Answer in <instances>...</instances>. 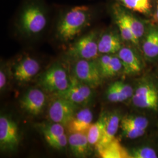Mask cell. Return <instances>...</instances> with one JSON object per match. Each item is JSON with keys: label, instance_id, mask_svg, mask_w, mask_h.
<instances>
[{"label": "cell", "instance_id": "obj_1", "mask_svg": "<svg viewBox=\"0 0 158 158\" xmlns=\"http://www.w3.org/2000/svg\"><path fill=\"white\" fill-rule=\"evenodd\" d=\"M90 8L86 6H75L69 9L57 23L56 34L63 42L74 40L89 25L92 18Z\"/></svg>", "mask_w": 158, "mask_h": 158}, {"label": "cell", "instance_id": "obj_2", "mask_svg": "<svg viewBox=\"0 0 158 158\" xmlns=\"http://www.w3.org/2000/svg\"><path fill=\"white\" fill-rule=\"evenodd\" d=\"M47 23L46 10L40 0L28 1L23 6L18 18L19 28L28 35L40 34L45 28Z\"/></svg>", "mask_w": 158, "mask_h": 158}, {"label": "cell", "instance_id": "obj_3", "mask_svg": "<svg viewBox=\"0 0 158 158\" xmlns=\"http://www.w3.org/2000/svg\"><path fill=\"white\" fill-rule=\"evenodd\" d=\"M98 34L91 31L77 40L70 46L68 54L76 59L93 60L98 56Z\"/></svg>", "mask_w": 158, "mask_h": 158}, {"label": "cell", "instance_id": "obj_4", "mask_svg": "<svg viewBox=\"0 0 158 158\" xmlns=\"http://www.w3.org/2000/svg\"><path fill=\"white\" fill-rule=\"evenodd\" d=\"M40 83L47 92L56 93L68 88L70 80L69 79L66 70L61 66L55 64L42 75Z\"/></svg>", "mask_w": 158, "mask_h": 158}, {"label": "cell", "instance_id": "obj_5", "mask_svg": "<svg viewBox=\"0 0 158 158\" xmlns=\"http://www.w3.org/2000/svg\"><path fill=\"white\" fill-rule=\"evenodd\" d=\"M132 102L136 107L158 110V89L151 82L142 81L136 88Z\"/></svg>", "mask_w": 158, "mask_h": 158}, {"label": "cell", "instance_id": "obj_6", "mask_svg": "<svg viewBox=\"0 0 158 158\" xmlns=\"http://www.w3.org/2000/svg\"><path fill=\"white\" fill-rule=\"evenodd\" d=\"M74 73L76 79L91 88L102 83L103 77L98 64L93 60L79 59L75 64Z\"/></svg>", "mask_w": 158, "mask_h": 158}, {"label": "cell", "instance_id": "obj_7", "mask_svg": "<svg viewBox=\"0 0 158 158\" xmlns=\"http://www.w3.org/2000/svg\"><path fill=\"white\" fill-rule=\"evenodd\" d=\"M77 108V104L59 97L52 102L48 114L52 122L67 126L75 115Z\"/></svg>", "mask_w": 158, "mask_h": 158}, {"label": "cell", "instance_id": "obj_8", "mask_svg": "<svg viewBox=\"0 0 158 158\" xmlns=\"http://www.w3.org/2000/svg\"><path fill=\"white\" fill-rule=\"evenodd\" d=\"M90 86L80 81L76 77L70 79V85L66 90L56 93L62 97L76 104H81L89 102L92 97V91Z\"/></svg>", "mask_w": 158, "mask_h": 158}, {"label": "cell", "instance_id": "obj_9", "mask_svg": "<svg viewBox=\"0 0 158 158\" xmlns=\"http://www.w3.org/2000/svg\"><path fill=\"white\" fill-rule=\"evenodd\" d=\"M19 134L17 125L6 116L0 117V146L4 151H13L18 145Z\"/></svg>", "mask_w": 158, "mask_h": 158}, {"label": "cell", "instance_id": "obj_10", "mask_svg": "<svg viewBox=\"0 0 158 158\" xmlns=\"http://www.w3.org/2000/svg\"><path fill=\"white\" fill-rule=\"evenodd\" d=\"M45 103V94L38 89H30L20 100L21 108L33 115H38L42 113Z\"/></svg>", "mask_w": 158, "mask_h": 158}, {"label": "cell", "instance_id": "obj_11", "mask_svg": "<svg viewBox=\"0 0 158 158\" xmlns=\"http://www.w3.org/2000/svg\"><path fill=\"white\" fill-rule=\"evenodd\" d=\"M111 14L123 40L131 42L134 45H138L139 42L136 40L125 18L123 6L117 2L114 4L111 7Z\"/></svg>", "mask_w": 158, "mask_h": 158}, {"label": "cell", "instance_id": "obj_12", "mask_svg": "<svg viewBox=\"0 0 158 158\" xmlns=\"http://www.w3.org/2000/svg\"><path fill=\"white\" fill-rule=\"evenodd\" d=\"M40 69V63L36 60L31 57L25 56L17 64L14 77L19 82H28L38 73Z\"/></svg>", "mask_w": 158, "mask_h": 158}, {"label": "cell", "instance_id": "obj_13", "mask_svg": "<svg viewBox=\"0 0 158 158\" xmlns=\"http://www.w3.org/2000/svg\"><path fill=\"white\" fill-rule=\"evenodd\" d=\"M117 56L122 62L125 73L134 74L141 71L142 68L141 60L138 54L132 48L127 46H123L117 53Z\"/></svg>", "mask_w": 158, "mask_h": 158}, {"label": "cell", "instance_id": "obj_14", "mask_svg": "<svg viewBox=\"0 0 158 158\" xmlns=\"http://www.w3.org/2000/svg\"><path fill=\"white\" fill-rule=\"evenodd\" d=\"M123 39L116 31H110L102 34L98 39L99 53L113 55L117 53L123 48Z\"/></svg>", "mask_w": 158, "mask_h": 158}, {"label": "cell", "instance_id": "obj_15", "mask_svg": "<svg viewBox=\"0 0 158 158\" xmlns=\"http://www.w3.org/2000/svg\"><path fill=\"white\" fill-rule=\"evenodd\" d=\"M143 55L147 59H155L158 57V26L151 23L147 28L141 46Z\"/></svg>", "mask_w": 158, "mask_h": 158}, {"label": "cell", "instance_id": "obj_16", "mask_svg": "<svg viewBox=\"0 0 158 158\" xmlns=\"http://www.w3.org/2000/svg\"><path fill=\"white\" fill-rule=\"evenodd\" d=\"M93 119V115L89 108H84L76 113L73 118L67 125L70 133L82 132L87 133Z\"/></svg>", "mask_w": 158, "mask_h": 158}, {"label": "cell", "instance_id": "obj_17", "mask_svg": "<svg viewBox=\"0 0 158 158\" xmlns=\"http://www.w3.org/2000/svg\"><path fill=\"white\" fill-rule=\"evenodd\" d=\"M121 118L117 113H112L106 115V123L104 133L102 139L96 146L97 151L107 145L113 140L118 131L119 124H121Z\"/></svg>", "mask_w": 158, "mask_h": 158}, {"label": "cell", "instance_id": "obj_18", "mask_svg": "<svg viewBox=\"0 0 158 158\" xmlns=\"http://www.w3.org/2000/svg\"><path fill=\"white\" fill-rule=\"evenodd\" d=\"M68 143L72 152L76 156L85 157L90 151V145L87 133H71Z\"/></svg>", "mask_w": 158, "mask_h": 158}, {"label": "cell", "instance_id": "obj_19", "mask_svg": "<svg viewBox=\"0 0 158 158\" xmlns=\"http://www.w3.org/2000/svg\"><path fill=\"white\" fill-rule=\"evenodd\" d=\"M125 8L147 17H152L153 0H114Z\"/></svg>", "mask_w": 158, "mask_h": 158}, {"label": "cell", "instance_id": "obj_20", "mask_svg": "<svg viewBox=\"0 0 158 158\" xmlns=\"http://www.w3.org/2000/svg\"><path fill=\"white\" fill-rule=\"evenodd\" d=\"M97 152L102 158H131L130 153L116 138L106 146L98 149Z\"/></svg>", "mask_w": 158, "mask_h": 158}, {"label": "cell", "instance_id": "obj_21", "mask_svg": "<svg viewBox=\"0 0 158 158\" xmlns=\"http://www.w3.org/2000/svg\"><path fill=\"white\" fill-rule=\"evenodd\" d=\"M123 11L125 18L128 23L132 32L139 42L143 38L146 33L147 28L143 21L139 19L132 14L131 11L123 6Z\"/></svg>", "mask_w": 158, "mask_h": 158}, {"label": "cell", "instance_id": "obj_22", "mask_svg": "<svg viewBox=\"0 0 158 158\" xmlns=\"http://www.w3.org/2000/svg\"><path fill=\"white\" fill-rule=\"evenodd\" d=\"M106 123V115H102L98 120L91 125L87 133V138L90 145H96L102 139Z\"/></svg>", "mask_w": 158, "mask_h": 158}, {"label": "cell", "instance_id": "obj_23", "mask_svg": "<svg viewBox=\"0 0 158 158\" xmlns=\"http://www.w3.org/2000/svg\"><path fill=\"white\" fill-rule=\"evenodd\" d=\"M41 130L47 142L64 134L63 125L56 123L52 124L43 125L41 127Z\"/></svg>", "mask_w": 158, "mask_h": 158}, {"label": "cell", "instance_id": "obj_24", "mask_svg": "<svg viewBox=\"0 0 158 158\" xmlns=\"http://www.w3.org/2000/svg\"><path fill=\"white\" fill-rule=\"evenodd\" d=\"M121 124L128 125L136 129L146 131L149 126V121L145 117L127 115L121 119Z\"/></svg>", "mask_w": 158, "mask_h": 158}, {"label": "cell", "instance_id": "obj_25", "mask_svg": "<svg viewBox=\"0 0 158 158\" xmlns=\"http://www.w3.org/2000/svg\"><path fill=\"white\" fill-rule=\"evenodd\" d=\"M130 155L131 158H156L158 156L156 151L148 147H142L134 149Z\"/></svg>", "mask_w": 158, "mask_h": 158}, {"label": "cell", "instance_id": "obj_26", "mask_svg": "<svg viewBox=\"0 0 158 158\" xmlns=\"http://www.w3.org/2000/svg\"><path fill=\"white\" fill-rule=\"evenodd\" d=\"M123 69V63L118 56H114L110 63L105 77H110L115 76Z\"/></svg>", "mask_w": 158, "mask_h": 158}, {"label": "cell", "instance_id": "obj_27", "mask_svg": "<svg viewBox=\"0 0 158 158\" xmlns=\"http://www.w3.org/2000/svg\"><path fill=\"white\" fill-rule=\"evenodd\" d=\"M121 127L123 130V132L127 138L130 139H136L143 135L145 133V131L138 130L133 128L128 125L121 124Z\"/></svg>", "mask_w": 158, "mask_h": 158}, {"label": "cell", "instance_id": "obj_28", "mask_svg": "<svg viewBox=\"0 0 158 158\" xmlns=\"http://www.w3.org/2000/svg\"><path fill=\"white\" fill-rule=\"evenodd\" d=\"M114 83L119 93L124 97L125 100H127L130 98H132L134 91L132 87L130 85L126 84L120 81H115Z\"/></svg>", "mask_w": 158, "mask_h": 158}, {"label": "cell", "instance_id": "obj_29", "mask_svg": "<svg viewBox=\"0 0 158 158\" xmlns=\"http://www.w3.org/2000/svg\"><path fill=\"white\" fill-rule=\"evenodd\" d=\"M107 98L108 100L113 102H118L125 101L124 97L119 93L115 85L113 83L109 86L107 91Z\"/></svg>", "mask_w": 158, "mask_h": 158}, {"label": "cell", "instance_id": "obj_30", "mask_svg": "<svg viewBox=\"0 0 158 158\" xmlns=\"http://www.w3.org/2000/svg\"><path fill=\"white\" fill-rule=\"evenodd\" d=\"M113 56V55L103 54V55L99 57L97 63L98 64L100 72L103 77H105V75L107 71L108 68Z\"/></svg>", "mask_w": 158, "mask_h": 158}, {"label": "cell", "instance_id": "obj_31", "mask_svg": "<svg viewBox=\"0 0 158 158\" xmlns=\"http://www.w3.org/2000/svg\"><path fill=\"white\" fill-rule=\"evenodd\" d=\"M68 142V138L65 135V134H64L54 139L49 141L47 143L49 144L50 147L54 149H62L66 147Z\"/></svg>", "mask_w": 158, "mask_h": 158}, {"label": "cell", "instance_id": "obj_32", "mask_svg": "<svg viewBox=\"0 0 158 158\" xmlns=\"http://www.w3.org/2000/svg\"><path fill=\"white\" fill-rule=\"evenodd\" d=\"M6 75L4 72L1 70L0 71V89L2 90L4 87L6 86Z\"/></svg>", "mask_w": 158, "mask_h": 158}, {"label": "cell", "instance_id": "obj_33", "mask_svg": "<svg viewBox=\"0 0 158 158\" xmlns=\"http://www.w3.org/2000/svg\"><path fill=\"white\" fill-rule=\"evenodd\" d=\"M152 23H158V0H157L155 8L154 10V11L153 13L152 16Z\"/></svg>", "mask_w": 158, "mask_h": 158}]
</instances>
